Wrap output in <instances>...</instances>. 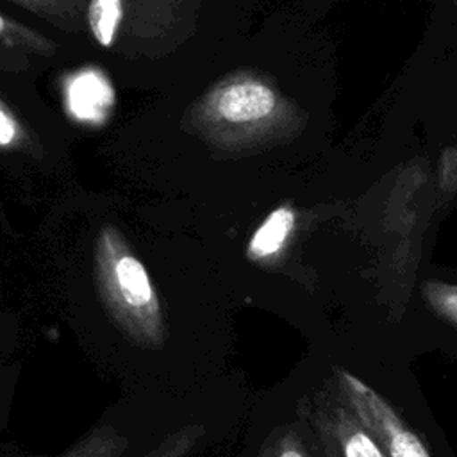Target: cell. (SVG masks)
Wrapping results in <instances>:
<instances>
[{"label":"cell","mask_w":457,"mask_h":457,"mask_svg":"<svg viewBox=\"0 0 457 457\" xmlns=\"http://www.w3.org/2000/svg\"><path fill=\"white\" fill-rule=\"evenodd\" d=\"M291 120V105L270 82L252 73H232L191 107L189 123L209 146L236 154L275 141Z\"/></svg>","instance_id":"1"},{"label":"cell","mask_w":457,"mask_h":457,"mask_svg":"<svg viewBox=\"0 0 457 457\" xmlns=\"http://www.w3.org/2000/svg\"><path fill=\"white\" fill-rule=\"evenodd\" d=\"M95 275L105 312L123 336L145 350H161L170 336L154 282L123 234L104 225L95 245Z\"/></svg>","instance_id":"2"},{"label":"cell","mask_w":457,"mask_h":457,"mask_svg":"<svg viewBox=\"0 0 457 457\" xmlns=\"http://www.w3.org/2000/svg\"><path fill=\"white\" fill-rule=\"evenodd\" d=\"M343 403L377 441L386 457H432L400 412L371 386L345 368H336Z\"/></svg>","instance_id":"3"},{"label":"cell","mask_w":457,"mask_h":457,"mask_svg":"<svg viewBox=\"0 0 457 457\" xmlns=\"http://www.w3.org/2000/svg\"><path fill=\"white\" fill-rule=\"evenodd\" d=\"M62 100L71 118L86 125H100L112 111L114 91L100 70L82 68L66 79Z\"/></svg>","instance_id":"4"},{"label":"cell","mask_w":457,"mask_h":457,"mask_svg":"<svg viewBox=\"0 0 457 457\" xmlns=\"http://www.w3.org/2000/svg\"><path fill=\"white\" fill-rule=\"evenodd\" d=\"M321 421L336 437L341 457H386L377 441L343 402L334 403Z\"/></svg>","instance_id":"5"},{"label":"cell","mask_w":457,"mask_h":457,"mask_svg":"<svg viewBox=\"0 0 457 457\" xmlns=\"http://www.w3.org/2000/svg\"><path fill=\"white\" fill-rule=\"evenodd\" d=\"M295 228V212L287 205L271 211L261 227L253 232L246 246L248 259L259 262L277 255Z\"/></svg>","instance_id":"6"},{"label":"cell","mask_w":457,"mask_h":457,"mask_svg":"<svg viewBox=\"0 0 457 457\" xmlns=\"http://www.w3.org/2000/svg\"><path fill=\"white\" fill-rule=\"evenodd\" d=\"M129 437L112 425H96L61 457H123Z\"/></svg>","instance_id":"7"},{"label":"cell","mask_w":457,"mask_h":457,"mask_svg":"<svg viewBox=\"0 0 457 457\" xmlns=\"http://www.w3.org/2000/svg\"><path fill=\"white\" fill-rule=\"evenodd\" d=\"M86 18L95 41L104 48H111L123 18L121 0H89Z\"/></svg>","instance_id":"8"},{"label":"cell","mask_w":457,"mask_h":457,"mask_svg":"<svg viewBox=\"0 0 457 457\" xmlns=\"http://www.w3.org/2000/svg\"><path fill=\"white\" fill-rule=\"evenodd\" d=\"M21 7L39 14L45 20H50L61 29L80 30L82 14L87 11L86 0H12Z\"/></svg>","instance_id":"9"},{"label":"cell","mask_w":457,"mask_h":457,"mask_svg":"<svg viewBox=\"0 0 457 457\" xmlns=\"http://www.w3.org/2000/svg\"><path fill=\"white\" fill-rule=\"evenodd\" d=\"M205 436V427L200 423H189L175 432L168 434L157 446L143 453L141 457H187Z\"/></svg>","instance_id":"10"},{"label":"cell","mask_w":457,"mask_h":457,"mask_svg":"<svg viewBox=\"0 0 457 457\" xmlns=\"http://www.w3.org/2000/svg\"><path fill=\"white\" fill-rule=\"evenodd\" d=\"M0 41L4 45L20 46L43 55H52L55 50L54 43L43 37L39 32H34L29 27L20 25L11 18H5L4 14H0Z\"/></svg>","instance_id":"11"},{"label":"cell","mask_w":457,"mask_h":457,"mask_svg":"<svg viewBox=\"0 0 457 457\" xmlns=\"http://www.w3.org/2000/svg\"><path fill=\"white\" fill-rule=\"evenodd\" d=\"M423 298L427 305L443 320L457 327V284H445L437 280L425 282Z\"/></svg>","instance_id":"12"},{"label":"cell","mask_w":457,"mask_h":457,"mask_svg":"<svg viewBox=\"0 0 457 457\" xmlns=\"http://www.w3.org/2000/svg\"><path fill=\"white\" fill-rule=\"evenodd\" d=\"M30 137L12 111L0 100V150H23Z\"/></svg>","instance_id":"13"},{"label":"cell","mask_w":457,"mask_h":457,"mask_svg":"<svg viewBox=\"0 0 457 457\" xmlns=\"http://www.w3.org/2000/svg\"><path fill=\"white\" fill-rule=\"evenodd\" d=\"M271 457H307L302 441L295 432H286L275 445Z\"/></svg>","instance_id":"14"},{"label":"cell","mask_w":457,"mask_h":457,"mask_svg":"<svg viewBox=\"0 0 457 457\" xmlns=\"http://www.w3.org/2000/svg\"><path fill=\"white\" fill-rule=\"evenodd\" d=\"M320 432H321V439H323L325 457H341V450H339V445H337L336 437L332 436V432L328 430V427L321 420H320Z\"/></svg>","instance_id":"15"}]
</instances>
